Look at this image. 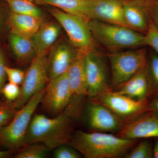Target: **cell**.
<instances>
[{"instance_id":"1","label":"cell","mask_w":158,"mask_h":158,"mask_svg":"<svg viewBox=\"0 0 158 158\" xmlns=\"http://www.w3.org/2000/svg\"><path fill=\"white\" fill-rule=\"evenodd\" d=\"M77 104V100L75 102L71 100L65 110L53 118L42 114L33 116L26 135L25 146L41 143L52 150L62 144H68L73 134Z\"/></svg>"},{"instance_id":"2","label":"cell","mask_w":158,"mask_h":158,"mask_svg":"<svg viewBox=\"0 0 158 158\" xmlns=\"http://www.w3.org/2000/svg\"><path fill=\"white\" fill-rule=\"evenodd\" d=\"M138 140L128 139L112 134L98 132L73 133L68 145L86 158H117L124 157Z\"/></svg>"},{"instance_id":"3","label":"cell","mask_w":158,"mask_h":158,"mask_svg":"<svg viewBox=\"0 0 158 158\" xmlns=\"http://www.w3.org/2000/svg\"><path fill=\"white\" fill-rule=\"evenodd\" d=\"M94 39L111 49L136 48L145 45V34L126 26L88 20Z\"/></svg>"},{"instance_id":"4","label":"cell","mask_w":158,"mask_h":158,"mask_svg":"<svg viewBox=\"0 0 158 158\" xmlns=\"http://www.w3.org/2000/svg\"><path fill=\"white\" fill-rule=\"evenodd\" d=\"M45 91V88L34 94L18 110L12 120L0 130V146L11 152L24 147L29 125Z\"/></svg>"},{"instance_id":"5","label":"cell","mask_w":158,"mask_h":158,"mask_svg":"<svg viewBox=\"0 0 158 158\" xmlns=\"http://www.w3.org/2000/svg\"><path fill=\"white\" fill-rule=\"evenodd\" d=\"M148 56L145 48L109 54L108 58L111 65L112 86L119 88L145 67Z\"/></svg>"},{"instance_id":"6","label":"cell","mask_w":158,"mask_h":158,"mask_svg":"<svg viewBox=\"0 0 158 158\" xmlns=\"http://www.w3.org/2000/svg\"><path fill=\"white\" fill-rule=\"evenodd\" d=\"M52 15L65 30L72 45L78 52L86 53L94 49V40L88 25V19L54 9Z\"/></svg>"},{"instance_id":"7","label":"cell","mask_w":158,"mask_h":158,"mask_svg":"<svg viewBox=\"0 0 158 158\" xmlns=\"http://www.w3.org/2000/svg\"><path fill=\"white\" fill-rule=\"evenodd\" d=\"M92 99L93 102L109 108L124 121H131L150 111L148 98L135 99L110 89Z\"/></svg>"},{"instance_id":"8","label":"cell","mask_w":158,"mask_h":158,"mask_svg":"<svg viewBox=\"0 0 158 158\" xmlns=\"http://www.w3.org/2000/svg\"><path fill=\"white\" fill-rule=\"evenodd\" d=\"M47 53L36 55L31 60L20 88L19 96L14 102L18 110L23 107L34 94L45 89L48 84Z\"/></svg>"},{"instance_id":"9","label":"cell","mask_w":158,"mask_h":158,"mask_svg":"<svg viewBox=\"0 0 158 158\" xmlns=\"http://www.w3.org/2000/svg\"><path fill=\"white\" fill-rule=\"evenodd\" d=\"M73 98L67 72L49 81L40 103L46 112L56 116L65 110Z\"/></svg>"},{"instance_id":"10","label":"cell","mask_w":158,"mask_h":158,"mask_svg":"<svg viewBox=\"0 0 158 158\" xmlns=\"http://www.w3.org/2000/svg\"><path fill=\"white\" fill-rule=\"evenodd\" d=\"M85 63L88 96L92 99L110 89L106 65L103 58L94 49L85 54Z\"/></svg>"},{"instance_id":"11","label":"cell","mask_w":158,"mask_h":158,"mask_svg":"<svg viewBox=\"0 0 158 158\" xmlns=\"http://www.w3.org/2000/svg\"><path fill=\"white\" fill-rule=\"evenodd\" d=\"M84 16L88 20L128 27L123 13V3L119 0H86Z\"/></svg>"},{"instance_id":"12","label":"cell","mask_w":158,"mask_h":158,"mask_svg":"<svg viewBox=\"0 0 158 158\" xmlns=\"http://www.w3.org/2000/svg\"><path fill=\"white\" fill-rule=\"evenodd\" d=\"M116 135L135 140L158 138V116L149 111L127 123Z\"/></svg>"},{"instance_id":"13","label":"cell","mask_w":158,"mask_h":158,"mask_svg":"<svg viewBox=\"0 0 158 158\" xmlns=\"http://www.w3.org/2000/svg\"><path fill=\"white\" fill-rule=\"evenodd\" d=\"M87 111L89 126L94 131L118 133L126 124L123 119L103 105L93 102Z\"/></svg>"},{"instance_id":"14","label":"cell","mask_w":158,"mask_h":158,"mask_svg":"<svg viewBox=\"0 0 158 158\" xmlns=\"http://www.w3.org/2000/svg\"><path fill=\"white\" fill-rule=\"evenodd\" d=\"M77 52L65 42L59 43L54 46L48 58V74L49 81L68 71L75 60Z\"/></svg>"},{"instance_id":"15","label":"cell","mask_w":158,"mask_h":158,"mask_svg":"<svg viewBox=\"0 0 158 158\" xmlns=\"http://www.w3.org/2000/svg\"><path fill=\"white\" fill-rule=\"evenodd\" d=\"M85 53L78 52L75 60L67 71L73 97L88 95V83L85 63Z\"/></svg>"},{"instance_id":"16","label":"cell","mask_w":158,"mask_h":158,"mask_svg":"<svg viewBox=\"0 0 158 158\" xmlns=\"http://www.w3.org/2000/svg\"><path fill=\"white\" fill-rule=\"evenodd\" d=\"M146 66L120 86V89L116 92L135 99L150 97L149 79Z\"/></svg>"},{"instance_id":"17","label":"cell","mask_w":158,"mask_h":158,"mask_svg":"<svg viewBox=\"0 0 158 158\" xmlns=\"http://www.w3.org/2000/svg\"><path fill=\"white\" fill-rule=\"evenodd\" d=\"M123 13L129 27L142 34L147 33L151 20L148 6L135 3L123 4Z\"/></svg>"},{"instance_id":"18","label":"cell","mask_w":158,"mask_h":158,"mask_svg":"<svg viewBox=\"0 0 158 158\" xmlns=\"http://www.w3.org/2000/svg\"><path fill=\"white\" fill-rule=\"evenodd\" d=\"M61 33V27L54 23H43L32 37L36 55L47 53Z\"/></svg>"},{"instance_id":"19","label":"cell","mask_w":158,"mask_h":158,"mask_svg":"<svg viewBox=\"0 0 158 158\" xmlns=\"http://www.w3.org/2000/svg\"><path fill=\"white\" fill-rule=\"evenodd\" d=\"M8 23L10 31L23 36L32 37L42 24V19L10 11Z\"/></svg>"},{"instance_id":"20","label":"cell","mask_w":158,"mask_h":158,"mask_svg":"<svg viewBox=\"0 0 158 158\" xmlns=\"http://www.w3.org/2000/svg\"><path fill=\"white\" fill-rule=\"evenodd\" d=\"M9 41L11 51L20 62L32 60L36 56V51L32 37L20 35L10 31Z\"/></svg>"},{"instance_id":"21","label":"cell","mask_w":158,"mask_h":158,"mask_svg":"<svg viewBox=\"0 0 158 158\" xmlns=\"http://www.w3.org/2000/svg\"><path fill=\"white\" fill-rule=\"evenodd\" d=\"M70 14L84 16L86 0H40Z\"/></svg>"},{"instance_id":"22","label":"cell","mask_w":158,"mask_h":158,"mask_svg":"<svg viewBox=\"0 0 158 158\" xmlns=\"http://www.w3.org/2000/svg\"><path fill=\"white\" fill-rule=\"evenodd\" d=\"M11 12L32 15L42 19V11L30 0H8L7 2Z\"/></svg>"},{"instance_id":"23","label":"cell","mask_w":158,"mask_h":158,"mask_svg":"<svg viewBox=\"0 0 158 158\" xmlns=\"http://www.w3.org/2000/svg\"><path fill=\"white\" fill-rule=\"evenodd\" d=\"M152 50L148 56L146 66L149 79L150 97L158 95V54Z\"/></svg>"},{"instance_id":"24","label":"cell","mask_w":158,"mask_h":158,"mask_svg":"<svg viewBox=\"0 0 158 158\" xmlns=\"http://www.w3.org/2000/svg\"><path fill=\"white\" fill-rule=\"evenodd\" d=\"M51 150L44 144L34 143L23 147L14 156L15 158H44L46 157Z\"/></svg>"},{"instance_id":"25","label":"cell","mask_w":158,"mask_h":158,"mask_svg":"<svg viewBox=\"0 0 158 158\" xmlns=\"http://www.w3.org/2000/svg\"><path fill=\"white\" fill-rule=\"evenodd\" d=\"M125 158H153V144L150 140H145L136 144L124 157Z\"/></svg>"},{"instance_id":"26","label":"cell","mask_w":158,"mask_h":158,"mask_svg":"<svg viewBox=\"0 0 158 158\" xmlns=\"http://www.w3.org/2000/svg\"><path fill=\"white\" fill-rule=\"evenodd\" d=\"M18 110L14 102L6 100L0 103V130L12 120Z\"/></svg>"},{"instance_id":"27","label":"cell","mask_w":158,"mask_h":158,"mask_svg":"<svg viewBox=\"0 0 158 158\" xmlns=\"http://www.w3.org/2000/svg\"><path fill=\"white\" fill-rule=\"evenodd\" d=\"M81 154L74 148L65 144L55 148L54 156L56 158H80L81 157Z\"/></svg>"},{"instance_id":"28","label":"cell","mask_w":158,"mask_h":158,"mask_svg":"<svg viewBox=\"0 0 158 158\" xmlns=\"http://www.w3.org/2000/svg\"><path fill=\"white\" fill-rule=\"evenodd\" d=\"M145 45L151 48L158 54V30L152 20L148 31L145 34Z\"/></svg>"},{"instance_id":"29","label":"cell","mask_w":158,"mask_h":158,"mask_svg":"<svg viewBox=\"0 0 158 158\" xmlns=\"http://www.w3.org/2000/svg\"><path fill=\"white\" fill-rule=\"evenodd\" d=\"M20 88L19 85L9 82L5 84L2 90L3 94L6 101L15 102L19 96Z\"/></svg>"},{"instance_id":"30","label":"cell","mask_w":158,"mask_h":158,"mask_svg":"<svg viewBox=\"0 0 158 158\" xmlns=\"http://www.w3.org/2000/svg\"><path fill=\"white\" fill-rule=\"evenodd\" d=\"M5 70L9 82L18 85H22L24 80L25 73L19 69L12 68L6 65Z\"/></svg>"},{"instance_id":"31","label":"cell","mask_w":158,"mask_h":158,"mask_svg":"<svg viewBox=\"0 0 158 158\" xmlns=\"http://www.w3.org/2000/svg\"><path fill=\"white\" fill-rule=\"evenodd\" d=\"M6 65L5 55L2 48L0 46V94H2V89L6 84L7 79L5 70Z\"/></svg>"},{"instance_id":"32","label":"cell","mask_w":158,"mask_h":158,"mask_svg":"<svg viewBox=\"0 0 158 158\" xmlns=\"http://www.w3.org/2000/svg\"><path fill=\"white\" fill-rule=\"evenodd\" d=\"M148 8L151 19L158 30V2L148 6Z\"/></svg>"},{"instance_id":"33","label":"cell","mask_w":158,"mask_h":158,"mask_svg":"<svg viewBox=\"0 0 158 158\" xmlns=\"http://www.w3.org/2000/svg\"><path fill=\"white\" fill-rule=\"evenodd\" d=\"M150 100V111L153 112L158 116V95L151 97Z\"/></svg>"},{"instance_id":"34","label":"cell","mask_w":158,"mask_h":158,"mask_svg":"<svg viewBox=\"0 0 158 158\" xmlns=\"http://www.w3.org/2000/svg\"><path fill=\"white\" fill-rule=\"evenodd\" d=\"M153 158H158V138H155L154 144H153Z\"/></svg>"},{"instance_id":"35","label":"cell","mask_w":158,"mask_h":158,"mask_svg":"<svg viewBox=\"0 0 158 158\" xmlns=\"http://www.w3.org/2000/svg\"><path fill=\"white\" fill-rule=\"evenodd\" d=\"M10 151L8 150H0V158H7L11 155V153Z\"/></svg>"},{"instance_id":"36","label":"cell","mask_w":158,"mask_h":158,"mask_svg":"<svg viewBox=\"0 0 158 158\" xmlns=\"http://www.w3.org/2000/svg\"><path fill=\"white\" fill-rule=\"evenodd\" d=\"M4 17L0 9V34L2 31L3 25H4Z\"/></svg>"},{"instance_id":"37","label":"cell","mask_w":158,"mask_h":158,"mask_svg":"<svg viewBox=\"0 0 158 158\" xmlns=\"http://www.w3.org/2000/svg\"><path fill=\"white\" fill-rule=\"evenodd\" d=\"M4 1L7 2V1H8V0H4ZM30 1H31V2H37V0H30Z\"/></svg>"},{"instance_id":"38","label":"cell","mask_w":158,"mask_h":158,"mask_svg":"<svg viewBox=\"0 0 158 158\" xmlns=\"http://www.w3.org/2000/svg\"><path fill=\"white\" fill-rule=\"evenodd\" d=\"M3 101H2V100L1 99H0V103L1 102H2Z\"/></svg>"}]
</instances>
